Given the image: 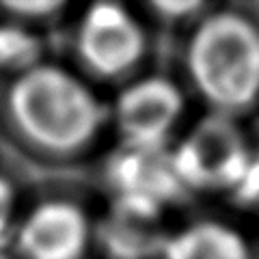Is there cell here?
Wrapping results in <instances>:
<instances>
[{
  "label": "cell",
  "mask_w": 259,
  "mask_h": 259,
  "mask_svg": "<svg viewBox=\"0 0 259 259\" xmlns=\"http://www.w3.org/2000/svg\"><path fill=\"white\" fill-rule=\"evenodd\" d=\"M3 112L20 141L52 156L87 147L106 119L93 89L69 69L50 63L9 78Z\"/></svg>",
  "instance_id": "obj_1"
},
{
  "label": "cell",
  "mask_w": 259,
  "mask_h": 259,
  "mask_svg": "<svg viewBox=\"0 0 259 259\" xmlns=\"http://www.w3.org/2000/svg\"><path fill=\"white\" fill-rule=\"evenodd\" d=\"M188 71L197 91L233 117L259 97V28L246 15L212 13L192 32Z\"/></svg>",
  "instance_id": "obj_2"
},
{
  "label": "cell",
  "mask_w": 259,
  "mask_h": 259,
  "mask_svg": "<svg viewBox=\"0 0 259 259\" xmlns=\"http://www.w3.org/2000/svg\"><path fill=\"white\" fill-rule=\"evenodd\" d=\"M248 156L250 149L242 130L233 117L223 112L201 119L173 147V160L186 190H231Z\"/></svg>",
  "instance_id": "obj_3"
},
{
  "label": "cell",
  "mask_w": 259,
  "mask_h": 259,
  "mask_svg": "<svg viewBox=\"0 0 259 259\" xmlns=\"http://www.w3.org/2000/svg\"><path fill=\"white\" fill-rule=\"evenodd\" d=\"M117 201L162 212L186 190L168 145L123 143L108 162Z\"/></svg>",
  "instance_id": "obj_4"
},
{
  "label": "cell",
  "mask_w": 259,
  "mask_h": 259,
  "mask_svg": "<svg viewBox=\"0 0 259 259\" xmlns=\"http://www.w3.org/2000/svg\"><path fill=\"white\" fill-rule=\"evenodd\" d=\"M78 54L97 74L117 76L143 54V28L119 3H95L78 24Z\"/></svg>",
  "instance_id": "obj_5"
},
{
  "label": "cell",
  "mask_w": 259,
  "mask_h": 259,
  "mask_svg": "<svg viewBox=\"0 0 259 259\" xmlns=\"http://www.w3.org/2000/svg\"><path fill=\"white\" fill-rule=\"evenodd\" d=\"M91 225L76 203L50 199L24 214L13 231L20 259H80L89 246Z\"/></svg>",
  "instance_id": "obj_6"
},
{
  "label": "cell",
  "mask_w": 259,
  "mask_h": 259,
  "mask_svg": "<svg viewBox=\"0 0 259 259\" xmlns=\"http://www.w3.org/2000/svg\"><path fill=\"white\" fill-rule=\"evenodd\" d=\"M182 110V91L160 76L136 80L123 89L112 108L123 143L132 145H166Z\"/></svg>",
  "instance_id": "obj_7"
},
{
  "label": "cell",
  "mask_w": 259,
  "mask_h": 259,
  "mask_svg": "<svg viewBox=\"0 0 259 259\" xmlns=\"http://www.w3.org/2000/svg\"><path fill=\"white\" fill-rule=\"evenodd\" d=\"M104 244L117 259H145L162 246L168 236L160 231L158 209L117 201L102 227Z\"/></svg>",
  "instance_id": "obj_8"
},
{
  "label": "cell",
  "mask_w": 259,
  "mask_h": 259,
  "mask_svg": "<svg viewBox=\"0 0 259 259\" xmlns=\"http://www.w3.org/2000/svg\"><path fill=\"white\" fill-rule=\"evenodd\" d=\"M162 259H253L246 240L223 223H192L168 236Z\"/></svg>",
  "instance_id": "obj_9"
},
{
  "label": "cell",
  "mask_w": 259,
  "mask_h": 259,
  "mask_svg": "<svg viewBox=\"0 0 259 259\" xmlns=\"http://www.w3.org/2000/svg\"><path fill=\"white\" fill-rule=\"evenodd\" d=\"M44 46L30 26L7 18H0V71L9 78L37 67Z\"/></svg>",
  "instance_id": "obj_10"
},
{
  "label": "cell",
  "mask_w": 259,
  "mask_h": 259,
  "mask_svg": "<svg viewBox=\"0 0 259 259\" xmlns=\"http://www.w3.org/2000/svg\"><path fill=\"white\" fill-rule=\"evenodd\" d=\"M61 9V0H7V3H0L3 18L26 24V26H30V22L52 18Z\"/></svg>",
  "instance_id": "obj_11"
},
{
  "label": "cell",
  "mask_w": 259,
  "mask_h": 259,
  "mask_svg": "<svg viewBox=\"0 0 259 259\" xmlns=\"http://www.w3.org/2000/svg\"><path fill=\"white\" fill-rule=\"evenodd\" d=\"M15 207H18L15 186L11 184L9 177L0 173V250H7L9 242L13 240V231L18 225Z\"/></svg>",
  "instance_id": "obj_12"
},
{
  "label": "cell",
  "mask_w": 259,
  "mask_h": 259,
  "mask_svg": "<svg viewBox=\"0 0 259 259\" xmlns=\"http://www.w3.org/2000/svg\"><path fill=\"white\" fill-rule=\"evenodd\" d=\"M233 199L242 205H257L259 203V153L250 151L244 168H242L236 184L231 186Z\"/></svg>",
  "instance_id": "obj_13"
},
{
  "label": "cell",
  "mask_w": 259,
  "mask_h": 259,
  "mask_svg": "<svg viewBox=\"0 0 259 259\" xmlns=\"http://www.w3.org/2000/svg\"><path fill=\"white\" fill-rule=\"evenodd\" d=\"M153 9H158L164 18H184V15H192L194 11L201 9V3H192V0H160L153 3Z\"/></svg>",
  "instance_id": "obj_14"
},
{
  "label": "cell",
  "mask_w": 259,
  "mask_h": 259,
  "mask_svg": "<svg viewBox=\"0 0 259 259\" xmlns=\"http://www.w3.org/2000/svg\"><path fill=\"white\" fill-rule=\"evenodd\" d=\"M0 259H11V257H9V253H7V250H0Z\"/></svg>",
  "instance_id": "obj_15"
}]
</instances>
